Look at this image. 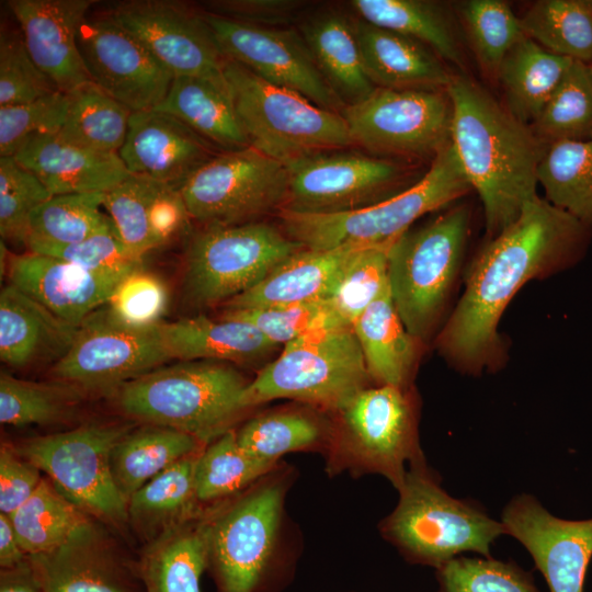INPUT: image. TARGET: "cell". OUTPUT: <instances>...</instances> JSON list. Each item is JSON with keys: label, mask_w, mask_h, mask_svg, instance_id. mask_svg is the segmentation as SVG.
Wrapping results in <instances>:
<instances>
[{"label": "cell", "mask_w": 592, "mask_h": 592, "mask_svg": "<svg viewBox=\"0 0 592 592\" xmlns=\"http://www.w3.org/2000/svg\"><path fill=\"white\" fill-rule=\"evenodd\" d=\"M153 110L175 116L221 151L250 146L226 79L174 77L166 98Z\"/></svg>", "instance_id": "32"}, {"label": "cell", "mask_w": 592, "mask_h": 592, "mask_svg": "<svg viewBox=\"0 0 592 592\" xmlns=\"http://www.w3.org/2000/svg\"><path fill=\"white\" fill-rule=\"evenodd\" d=\"M106 15L174 77L225 79L226 58L204 13L178 1L137 0L116 3Z\"/></svg>", "instance_id": "18"}, {"label": "cell", "mask_w": 592, "mask_h": 592, "mask_svg": "<svg viewBox=\"0 0 592 592\" xmlns=\"http://www.w3.org/2000/svg\"><path fill=\"white\" fill-rule=\"evenodd\" d=\"M14 157L52 195L106 193L130 174L118 153L71 144L57 133L30 137Z\"/></svg>", "instance_id": "25"}, {"label": "cell", "mask_w": 592, "mask_h": 592, "mask_svg": "<svg viewBox=\"0 0 592 592\" xmlns=\"http://www.w3.org/2000/svg\"><path fill=\"white\" fill-rule=\"evenodd\" d=\"M163 182L129 174L123 182L104 193L103 208L126 248L144 259L158 248L151 234L156 197Z\"/></svg>", "instance_id": "46"}, {"label": "cell", "mask_w": 592, "mask_h": 592, "mask_svg": "<svg viewBox=\"0 0 592 592\" xmlns=\"http://www.w3.org/2000/svg\"><path fill=\"white\" fill-rule=\"evenodd\" d=\"M391 244L362 247L344 266L327 299L343 326L352 327L389 286L388 251Z\"/></svg>", "instance_id": "47"}, {"label": "cell", "mask_w": 592, "mask_h": 592, "mask_svg": "<svg viewBox=\"0 0 592 592\" xmlns=\"http://www.w3.org/2000/svg\"><path fill=\"white\" fill-rule=\"evenodd\" d=\"M171 358L180 361H217L253 363L277 346L257 328L244 321L205 316L161 323Z\"/></svg>", "instance_id": "31"}, {"label": "cell", "mask_w": 592, "mask_h": 592, "mask_svg": "<svg viewBox=\"0 0 592 592\" xmlns=\"http://www.w3.org/2000/svg\"><path fill=\"white\" fill-rule=\"evenodd\" d=\"M53 195L14 156L0 157V235L26 244L32 214Z\"/></svg>", "instance_id": "51"}, {"label": "cell", "mask_w": 592, "mask_h": 592, "mask_svg": "<svg viewBox=\"0 0 592 592\" xmlns=\"http://www.w3.org/2000/svg\"><path fill=\"white\" fill-rule=\"evenodd\" d=\"M204 14L226 59L320 107L338 113L345 109L319 71L298 30L255 26L209 12Z\"/></svg>", "instance_id": "17"}, {"label": "cell", "mask_w": 592, "mask_h": 592, "mask_svg": "<svg viewBox=\"0 0 592 592\" xmlns=\"http://www.w3.org/2000/svg\"><path fill=\"white\" fill-rule=\"evenodd\" d=\"M79 389L0 375V422L11 426L48 424L65 417L77 400Z\"/></svg>", "instance_id": "48"}, {"label": "cell", "mask_w": 592, "mask_h": 592, "mask_svg": "<svg viewBox=\"0 0 592 592\" xmlns=\"http://www.w3.org/2000/svg\"><path fill=\"white\" fill-rule=\"evenodd\" d=\"M468 229V209L453 207L429 224L407 230L389 248L391 297L406 329L419 341L432 332L442 315Z\"/></svg>", "instance_id": "9"}, {"label": "cell", "mask_w": 592, "mask_h": 592, "mask_svg": "<svg viewBox=\"0 0 592 592\" xmlns=\"http://www.w3.org/2000/svg\"><path fill=\"white\" fill-rule=\"evenodd\" d=\"M585 228L546 198L528 202L471 262L465 291L439 337V348L448 360L470 373L496 365L498 325L505 307L525 283L567 260Z\"/></svg>", "instance_id": "1"}, {"label": "cell", "mask_w": 592, "mask_h": 592, "mask_svg": "<svg viewBox=\"0 0 592 592\" xmlns=\"http://www.w3.org/2000/svg\"><path fill=\"white\" fill-rule=\"evenodd\" d=\"M67 107L68 94L61 91L32 102L0 106V157L14 156L34 135L58 133Z\"/></svg>", "instance_id": "55"}, {"label": "cell", "mask_w": 592, "mask_h": 592, "mask_svg": "<svg viewBox=\"0 0 592 592\" xmlns=\"http://www.w3.org/2000/svg\"><path fill=\"white\" fill-rule=\"evenodd\" d=\"M283 498L282 483L264 481L212 514L208 566L218 592H269Z\"/></svg>", "instance_id": "12"}, {"label": "cell", "mask_w": 592, "mask_h": 592, "mask_svg": "<svg viewBox=\"0 0 592 592\" xmlns=\"http://www.w3.org/2000/svg\"><path fill=\"white\" fill-rule=\"evenodd\" d=\"M589 65H590V67H591V69H592V62H591V64H589Z\"/></svg>", "instance_id": "61"}, {"label": "cell", "mask_w": 592, "mask_h": 592, "mask_svg": "<svg viewBox=\"0 0 592 592\" xmlns=\"http://www.w3.org/2000/svg\"><path fill=\"white\" fill-rule=\"evenodd\" d=\"M27 558L44 592H140L89 519L57 548Z\"/></svg>", "instance_id": "24"}, {"label": "cell", "mask_w": 592, "mask_h": 592, "mask_svg": "<svg viewBox=\"0 0 592 592\" xmlns=\"http://www.w3.org/2000/svg\"><path fill=\"white\" fill-rule=\"evenodd\" d=\"M332 428L317 417L297 410L259 414L236 432L240 447L249 455L277 463L289 452L329 445Z\"/></svg>", "instance_id": "41"}, {"label": "cell", "mask_w": 592, "mask_h": 592, "mask_svg": "<svg viewBox=\"0 0 592 592\" xmlns=\"http://www.w3.org/2000/svg\"><path fill=\"white\" fill-rule=\"evenodd\" d=\"M371 379L353 328L327 327L286 343L249 382L243 402L250 409L288 398L340 411Z\"/></svg>", "instance_id": "7"}, {"label": "cell", "mask_w": 592, "mask_h": 592, "mask_svg": "<svg viewBox=\"0 0 592 592\" xmlns=\"http://www.w3.org/2000/svg\"><path fill=\"white\" fill-rule=\"evenodd\" d=\"M224 76L249 145L260 152L287 164L353 145L341 113L274 86L234 60L226 59Z\"/></svg>", "instance_id": "6"}, {"label": "cell", "mask_w": 592, "mask_h": 592, "mask_svg": "<svg viewBox=\"0 0 592 592\" xmlns=\"http://www.w3.org/2000/svg\"><path fill=\"white\" fill-rule=\"evenodd\" d=\"M27 558L16 538L13 525L8 515L0 513V567H14Z\"/></svg>", "instance_id": "60"}, {"label": "cell", "mask_w": 592, "mask_h": 592, "mask_svg": "<svg viewBox=\"0 0 592 592\" xmlns=\"http://www.w3.org/2000/svg\"><path fill=\"white\" fill-rule=\"evenodd\" d=\"M501 522L505 534L527 549L550 592H583L592 558V519L557 517L535 497L522 493L504 508Z\"/></svg>", "instance_id": "20"}, {"label": "cell", "mask_w": 592, "mask_h": 592, "mask_svg": "<svg viewBox=\"0 0 592 592\" xmlns=\"http://www.w3.org/2000/svg\"><path fill=\"white\" fill-rule=\"evenodd\" d=\"M140 266L92 271L58 258L29 252L9 258L8 275L10 284L60 319L79 326L107 303L124 276Z\"/></svg>", "instance_id": "21"}, {"label": "cell", "mask_w": 592, "mask_h": 592, "mask_svg": "<svg viewBox=\"0 0 592 592\" xmlns=\"http://www.w3.org/2000/svg\"><path fill=\"white\" fill-rule=\"evenodd\" d=\"M338 412L340 423L332 428L327 447L330 475L344 470L379 474L398 490L407 464L425 465L418 440L415 406L407 388L367 387Z\"/></svg>", "instance_id": "8"}, {"label": "cell", "mask_w": 592, "mask_h": 592, "mask_svg": "<svg viewBox=\"0 0 592 592\" xmlns=\"http://www.w3.org/2000/svg\"><path fill=\"white\" fill-rule=\"evenodd\" d=\"M94 0H10L26 48L38 68L59 91L70 93L93 82L79 46L78 34Z\"/></svg>", "instance_id": "22"}, {"label": "cell", "mask_w": 592, "mask_h": 592, "mask_svg": "<svg viewBox=\"0 0 592 592\" xmlns=\"http://www.w3.org/2000/svg\"><path fill=\"white\" fill-rule=\"evenodd\" d=\"M446 92L453 105L451 140L481 200L491 239L538 196L537 169L548 145L470 78L454 76Z\"/></svg>", "instance_id": "2"}, {"label": "cell", "mask_w": 592, "mask_h": 592, "mask_svg": "<svg viewBox=\"0 0 592 592\" xmlns=\"http://www.w3.org/2000/svg\"><path fill=\"white\" fill-rule=\"evenodd\" d=\"M440 592H540L512 561L458 556L436 569Z\"/></svg>", "instance_id": "50"}, {"label": "cell", "mask_w": 592, "mask_h": 592, "mask_svg": "<svg viewBox=\"0 0 592 592\" xmlns=\"http://www.w3.org/2000/svg\"><path fill=\"white\" fill-rule=\"evenodd\" d=\"M9 517L27 556L57 548L88 520L82 509L44 479L30 499Z\"/></svg>", "instance_id": "42"}, {"label": "cell", "mask_w": 592, "mask_h": 592, "mask_svg": "<svg viewBox=\"0 0 592 592\" xmlns=\"http://www.w3.org/2000/svg\"><path fill=\"white\" fill-rule=\"evenodd\" d=\"M67 94L68 107L57 135L81 147L118 153L133 112L94 82Z\"/></svg>", "instance_id": "38"}, {"label": "cell", "mask_w": 592, "mask_h": 592, "mask_svg": "<svg viewBox=\"0 0 592 592\" xmlns=\"http://www.w3.org/2000/svg\"><path fill=\"white\" fill-rule=\"evenodd\" d=\"M41 470L18 454L14 447L0 451V512L10 516L36 491Z\"/></svg>", "instance_id": "58"}, {"label": "cell", "mask_w": 592, "mask_h": 592, "mask_svg": "<svg viewBox=\"0 0 592 592\" xmlns=\"http://www.w3.org/2000/svg\"><path fill=\"white\" fill-rule=\"evenodd\" d=\"M202 445L194 436L166 426L148 424L132 429L112 451L111 469L115 483L128 501L164 469L201 453Z\"/></svg>", "instance_id": "35"}, {"label": "cell", "mask_w": 592, "mask_h": 592, "mask_svg": "<svg viewBox=\"0 0 592 592\" xmlns=\"http://www.w3.org/2000/svg\"><path fill=\"white\" fill-rule=\"evenodd\" d=\"M221 318L250 323L276 345L312 330L346 327L339 321L328 300L226 310Z\"/></svg>", "instance_id": "52"}, {"label": "cell", "mask_w": 592, "mask_h": 592, "mask_svg": "<svg viewBox=\"0 0 592 592\" xmlns=\"http://www.w3.org/2000/svg\"><path fill=\"white\" fill-rule=\"evenodd\" d=\"M30 252L50 255L92 271H109L143 265L119 239L115 229L91 236L70 244H41Z\"/></svg>", "instance_id": "56"}, {"label": "cell", "mask_w": 592, "mask_h": 592, "mask_svg": "<svg viewBox=\"0 0 592 592\" xmlns=\"http://www.w3.org/2000/svg\"><path fill=\"white\" fill-rule=\"evenodd\" d=\"M78 327L12 284L0 293V360L10 367L57 363L72 345Z\"/></svg>", "instance_id": "27"}, {"label": "cell", "mask_w": 592, "mask_h": 592, "mask_svg": "<svg viewBox=\"0 0 592 592\" xmlns=\"http://www.w3.org/2000/svg\"><path fill=\"white\" fill-rule=\"evenodd\" d=\"M0 592H44L29 558L14 567L1 569Z\"/></svg>", "instance_id": "59"}, {"label": "cell", "mask_w": 592, "mask_h": 592, "mask_svg": "<svg viewBox=\"0 0 592 592\" xmlns=\"http://www.w3.org/2000/svg\"><path fill=\"white\" fill-rule=\"evenodd\" d=\"M168 305L164 281L143 265L122 278L104 307L125 326L149 328L163 322Z\"/></svg>", "instance_id": "53"}, {"label": "cell", "mask_w": 592, "mask_h": 592, "mask_svg": "<svg viewBox=\"0 0 592 592\" xmlns=\"http://www.w3.org/2000/svg\"><path fill=\"white\" fill-rule=\"evenodd\" d=\"M537 180L550 204L592 226V140L548 144Z\"/></svg>", "instance_id": "39"}, {"label": "cell", "mask_w": 592, "mask_h": 592, "mask_svg": "<svg viewBox=\"0 0 592 592\" xmlns=\"http://www.w3.org/2000/svg\"><path fill=\"white\" fill-rule=\"evenodd\" d=\"M303 36L319 71L348 106L367 98L376 88L363 67L354 19L326 7L299 19Z\"/></svg>", "instance_id": "29"}, {"label": "cell", "mask_w": 592, "mask_h": 592, "mask_svg": "<svg viewBox=\"0 0 592 592\" xmlns=\"http://www.w3.org/2000/svg\"><path fill=\"white\" fill-rule=\"evenodd\" d=\"M130 425L88 424L30 439L14 447L80 509L112 523L128 519V501L117 488L111 455Z\"/></svg>", "instance_id": "11"}, {"label": "cell", "mask_w": 592, "mask_h": 592, "mask_svg": "<svg viewBox=\"0 0 592 592\" xmlns=\"http://www.w3.org/2000/svg\"><path fill=\"white\" fill-rule=\"evenodd\" d=\"M350 9L371 24L384 27L432 49L441 59L462 65L453 23L445 8L430 0H352Z\"/></svg>", "instance_id": "36"}, {"label": "cell", "mask_w": 592, "mask_h": 592, "mask_svg": "<svg viewBox=\"0 0 592 592\" xmlns=\"http://www.w3.org/2000/svg\"><path fill=\"white\" fill-rule=\"evenodd\" d=\"M78 46L91 80L132 112L156 109L174 76L107 15L86 19Z\"/></svg>", "instance_id": "19"}, {"label": "cell", "mask_w": 592, "mask_h": 592, "mask_svg": "<svg viewBox=\"0 0 592 592\" xmlns=\"http://www.w3.org/2000/svg\"><path fill=\"white\" fill-rule=\"evenodd\" d=\"M527 36L516 43L501 61L497 76L504 91L506 109L532 126L572 64Z\"/></svg>", "instance_id": "34"}, {"label": "cell", "mask_w": 592, "mask_h": 592, "mask_svg": "<svg viewBox=\"0 0 592 592\" xmlns=\"http://www.w3.org/2000/svg\"><path fill=\"white\" fill-rule=\"evenodd\" d=\"M341 114L353 145L376 157L434 158L451 141L453 105L446 90L375 88Z\"/></svg>", "instance_id": "14"}, {"label": "cell", "mask_w": 592, "mask_h": 592, "mask_svg": "<svg viewBox=\"0 0 592 592\" xmlns=\"http://www.w3.org/2000/svg\"><path fill=\"white\" fill-rule=\"evenodd\" d=\"M104 193L53 195L31 216L27 248L41 244H70L115 229L101 210Z\"/></svg>", "instance_id": "43"}, {"label": "cell", "mask_w": 592, "mask_h": 592, "mask_svg": "<svg viewBox=\"0 0 592 592\" xmlns=\"http://www.w3.org/2000/svg\"><path fill=\"white\" fill-rule=\"evenodd\" d=\"M366 76L376 88L446 90L454 76L428 46L397 32L354 19Z\"/></svg>", "instance_id": "26"}, {"label": "cell", "mask_w": 592, "mask_h": 592, "mask_svg": "<svg viewBox=\"0 0 592 592\" xmlns=\"http://www.w3.org/2000/svg\"><path fill=\"white\" fill-rule=\"evenodd\" d=\"M362 247L303 248L277 264L258 285L226 303L227 310L327 300L344 266Z\"/></svg>", "instance_id": "28"}, {"label": "cell", "mask_w": 592, "mask_h": 592, "mask_svg": "<svg viewBox=\"0 0 592 592\" xmlns=\"http://www.w3.org/2000/svg\"><path fill=\"white\" fill-rule=\"evenodd\" d=\"M547 145L592 140V69L573 60L531 126Z\"/></svg>", "instance_id": "44"}, {"label": "cell", "mask_w": 592, "mask_h": 592, "mask_svg": "<svg viewBox=\"0 0 592 592\" xmlns=\"http://www.w3.org/2000/svg\"><path fill=\"white\" fill-rule=\"evenodd\" d=\"M462 15L473 50L480 65L497 75L509 50L525 34L520 18L501 0H470Z\"/></svg>", "instance_id": "49"}, {"label": "cell", "mask_w": 592, "mask_h": 592, "mask_svg": "<svg viewBox=\"0 0 592 592\" xmlns=\"http://www.w3.org/2000/svg\"><path fill=\"white\" fill-rule=\"evenodd\" d=\"M520 21L525 36L546 50L592 62V0H539Z\"/></svg>", "instance_id": "40"}, {"label": "cell", "mask_w": 592, "mask_h": 592, "mask_svg": "<svg viewBox=\"0 0 592 592\" xmlns=\"http://www.w3.org/2000/svg\"><path fill=\"white\" fill-rule=\"evenodd\" d=\"M59 91L31 57L21 32L1 29L0 106L23 104Z\"/></svg>", "instance_id": "54"}, {"label": "cell", "mask_w": 592, "mask_h": 592, "mask_svg": "<svg viewBox=\"0 0 592 592\" xmlns=\"http://www.w3.org/2000/svg\"><path fill=\"white\" fill-rule=\"evenodd\" d=\"M171 358L161 323L134 328L116 321L103 306L78 327L54 376L79 390H116Z\"/></svg>", "instance_id": "16"}, {"label": "cell", "mask_w": 592, "mask_h": 592, "mask_svg": "<svg viewBox=\"0 0 592 592\" xmlns=\"http://www.w3.org/2000/svg\"><path fill=\"white\" fill-rule=\"evenodd\" d=\"M248 384L224 362L180 361L124 384L116 389V402L130 418L208 444L249 409L243 402Z\"/></svg>", "instance_id": "3"}, {"label": "cell", "mask_w": 592, "mask_h": 592, "mask_svg": "<svg viewBox=\"0 0 592 592\" xmlns=\"http://www.w3.org/2000/svg\"><path fill=\"white\" fill-rule=\"evenodd\" d=\"M216 149L175 116L149 110L132 113L118 156L130 174L180 189Z\"/></svg>", "instance_id": "23"}, {"label": "cell", "mask_w": 592, "mask_h": 592, "mask_svg": "<svg viewBox=\"0 0 592 592\" xmlns=\"http://www.w3.org/2000/svg\"><path fill=\"white\" fill-rule=\"evenodd\" d=\"M277 463L246 453L229 430L204 451L196 460L195 490L198 502L227 498L271 473Z\"/></svg>", "instance_id": "45"}, {"label": "cell", "mask_w": 592, "mask_h": 592, "mask_svg": "<svg viewBox=\"0 0 592 592\" xmlns=\"http://www.w3.org/2000/svg\"><path fill=\"white\" fill-rule=\"evenodd\" d=\"M212 514H196L148 544L138 569L145 592H202L201 577L209 565Z\"/></svg>", "instance_id": "30"}, {"label": "cell", "mask_w": 592, "mask_h": 592, "mask_svg": "<svg viewBox=\"0 0 592 592\" xmlns=\"http://www.w3.org/2000/svg\"><path fill=\"white\" fill-rule=\"evenodd\" d=\"M303 248L265 223L204 227L186 250L185 296L195 306L227 303Z\"/></svg>", "instance_id": "10"}, {"label": "cell", "mask_w": 592, "mask_h": 592, "mask_svg": "<svg viewBox=\"0 0 592 592\" xmlns=\"http://www.w3.org/2000/svg\"><path fill=\"white\" fill-rule=\"evenodd\" d=\"M287 190L286 164L251 146L217 153L180 186L191 218L204 227L247 224L278 210Z\"/></svg>", "instance_id": "13"}, {"label": "cell", "mask_w": 592, "mask_h": 592, "mask_svg": "<svg viewBox=\"0 0 592 592\" xmlns=\"http://www.w3.org/2000/svg\"><path fill=\"white\" fill-rule=\"evenodd\" d=\"M398 492L380 532L412 563L436 570L465 551L491 557V545L505 534L501 521L444 491L426 465L409 467Z\"/></svg>", "instance_id": "5"}, {"label": "cell", "mask_w": 592, "mask_h": 592, "mask_svg": "<svg viewBox=\"0 0 592 592\" xmlns=\"http://www.w3.org/2000/svg\"><path fill=\"white\" fill-rule=\"evenodd\" d=\"M470 189L451 140L422 178L378 203L334 214L278 209L277 217L283 232L306 249L391 244L418 218L451 204Z\"/></svg>", "instance_id": "4"}, {"label": "cell", "mask_w": 592, "mask_h": 592, "mask_svg": "<svg viewBox=\"0 0 592 592\" xmlns=\"http://www.w3.org/2000/svg\"><path fill=\"white\" fill-rule=\"evenodd\" d=\"M198 455L174 463L129 498L128 519L149 539L197 514L195 467Z\"/></svg>", "instance_id": "37"}, {"label": "cell", "mask_w": 592, "mask_h": 592, "mask_svg": "<svg viewBox=\"0 0 592 592\" xmlns=\"http://www.w3.org/2000/svg\"><path fill=\"white\" fill-rule=\"evenodd\" d=\"M367 371L377 385L407 388L418 356V339L406 329L388 286L352 326Z\"/></svg>", "instance_id": "33"}, {"label": "cell", "mask_w": 592, "mask_h": 592, "mask_svg": "<svg viewBox=\"0 0 592 592\" xmlns=\"http://www.w3.org/2000/svg\"><path fill=\"white\" fill-rule=\"evenodd\" d=\"M284 205L304 214H334L371 206L402 190L408 171L384 157L348 149L311 153L286 164ZM405 190V189H403Z\"/></svg>", "instance_id": "15"}, {"label": "cell", "mask_w": 592, "mask_h": 592, "mask_svg": "<svg viewBox=\"0 0 592 592\" xmlns=\"http://www.w3.org/2000/svg\"><path fill=\"white\" fill-rule=\"evenodd\" d=\"M301 0H216L206 3L209 13L263 27H287L299 21L307 7Z\"/></svg>", "instance_id": "57"}]
</instances>
